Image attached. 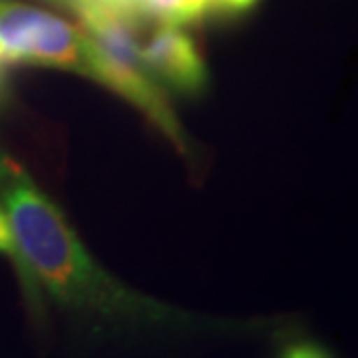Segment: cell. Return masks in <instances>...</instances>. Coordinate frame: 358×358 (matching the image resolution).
I'll list each match as a JSON object with an SVG mask.
<instances>
[{
	"instance_id": "8992f818",
	"label": "cell",
	"mask_w": 358,
	"mask_h": 358,
	"mask_svg": "<svg viewBox=\"0 0 358 358\" xmlns=\"http://www.w3.org/2000/svg\"><path fill=\"white\" fill-rule=\"evenodd\" d=\"M257 0H211V10L223 14H239L255 6Z\"/></svg>"
},
{
	"instance_id": "5b68a950",
	"label": "cell",
	"mask_w": 358,
	"mask_h": 358,
	"mask_svg": "<svg viewBox=\"0 0 358 358\" xmlns=\"http://www.w3.org/2000/svg\"><path fill=\"white\" fill-rule=\"evenodd\" d=\"M96 2H100L103 6H108V8H112L117 14H122V16H126L129 20H134V22H141V10L140 6H138V0H96Z\"/></svg>"
},
{
	"instance_id": "6da1fadb",
	"label": "cell",
	"mask_w": 358,
	"mask_h": 358,
	"mask_svg": "<svg viewBox=\"0 0 358 358\" xmlns=\"http://www.w3.org/2000/svg\"><path fill=\"white\" fill-rule=\"evenodd\" d=\"M0 209L14 243V265L36 301L42 287L62 307L86 317L155 329H195L205 320L126 287L102 268L46 193L0 154Z\"/></svg>"
},
{
	"instance_id": "3957f363",
	"label": "cell",
	"mask_w": 358,
	"mask_h": 358,
	"mask_svg": "<svg viewBox=\"0 0 358 358\" xmlns=\"http://www.w3.org/2000/svg\"><path fill=\"white\" fill-rule=\"evenodd\" d=\"M141 60L157 84L185 96H197L207 86V66L195 42L181 26L162 24L140 44Z\"/></svg>"
},
{
	"instance_id": "7a4b0ae2",
	"label": "cell",
	"mask_w": 358,
	"mask_h": 358,
	"mask_svg": "<svg viewBox=\"0 0 358 358\" xmlns=\"http://www.w3.org/2000/svg\"><path fill=\"white\" fill-rule=\"evenodd\" d=\"M0 62L76 72L94 82L102 72V50L88 34L38 6L0 0Z\"/></svg>"
},
{
	"instance_id": "ba28073f",
	"label": "cell",
	"mask_w": 358,
	"mask_h": 358,
	"mask_svg": "<svg viewBox=\"0 0 358 358\" xmlns=\"http://www.w3.org/2000/svg\"><path fill=\"white\" fill-rule=\"evenodd\" d=\"M2 219H4V213H2V209H0V221H2Z\"/></svg>"
},
{
	"instance_id": "277c9868",
	"label": "cell",
	"mask_w": 358,
	"mask_h": 358,
	"mask_svg": "<svg viewBox=\"0 0 358 358\" xmlns=\"http://www.w3.org/2000/svg\"><path fill=\"white\" fill-rule=\"evenodd\" d=\"M143 16H152L162 24L187 26L211 13V0H138Z\"/></svg>"
},
{
	"instance_id": "52a82bcc",
	"label": "cell",
	"mask_w": 358,
	"mask_h": 358,
	"mask_svg": "<svg viewBox=\"0 0 358 358\" xmlns=\"http://www.w3.org/2000/svg\"><path fill=\"white\" fill-rule=\"evenodd\" d=\"M8 96V82H6V72H4V64L0 62V103L6 100Z\"/></svg>"
}]
</instances>
